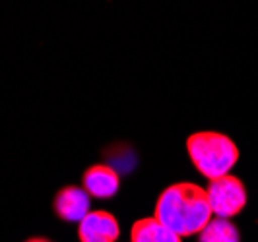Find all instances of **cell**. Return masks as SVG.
<instances>
[{
    "label": "cell",
    "instance_id": "1",
    "mask_svg": "<svg viewBox=\"0 0 258 242\" xmlns=\"http://www.w3.org/2000/svg\"><path fill=\"white\" fill-rule=\"evenodd\" d=\"M212 207L206 190L192 182L171 184L159 194L154 217L181 238L200 234L212 221Z\"/></svg>",
    "mask_w": 258,
    "mask_h": 242
},
{
    "label": "cell",
    "instance_id": "2",
    "mask_svg": "<svg viewBox=\"0 0 258 242\" xmlns=\"http://www.w3.org/2000/svg\"><path fill=\"white\" fill-rule=\"evenodd\" d=\"M186 153L196 171L208 180L231 175L239 161V147L235 141L216 130L194 132L186 138Z\"/></svg>",
    "mask_w": 258,
    "mask_h": 242
},
{
    "label": "cell",
    "instance_id": "3",
    "mask_svg": "<svg viewBox=\"0 0 258 242\" xmlns=\"http://www.w3.org/2000/svg\"><path fill=\"white\" fill-rule=\"evenodd\" d=\"M206 196L212 213L220 219H229L239 215L246 207L248 194L243 180L235 175H225L221 179L210 180L206 188Z\"/></svg>",
    "mask_w": 258,
    "mask_h": 242
},
{
    "label": "cell",
    "instance_id": "4",
    "mask_svg": "<svg viewBox=\"0 0 258 242\" xmlns=\"http://www.w3.org/2000/svg\"><path fill=\"white\" fill-rule=\"evenodd\" d=\"M120 227L113 213L103 209H93L78 223L80 242H116Z\"/></svg>",
    "mask_w": 258,
    "mask_h": 242
},
{
    "label": "cell",
    "instance_id": "5",
    "mask_svg": "<svg viewBox=\"0 0 258 242\" xmlns=\"http://www.w3.org/2000/svg\"><path fill=\"white\" fill-rule=\"evenodd\" d=\"M91 196L84 190V186H64L56 192L52 209L60 221L66 223H80L90 213Z\"/></svg>",
    "mask_w": 258,
    "mask_h": 242
},
{
    "label": "cell",
    "instance_id": "6",
    "mask_svg": "<svg viewBox=\"0 0 258 242\" xmlns=\"http://www.w3.org/2000/svg\"><path fill=\"white\" fill-rule=\"evenodd\" d=\"M82 182H84V190L88 192L91 198H97V200L113 198L120 186L118 173L109 165H91L84 173Z\"/></svg>",
    "mask_w": 258,
    "mask_h": 242
},
{
    "label": "cell",
    "instance_id": "7",
    "mask_svg": "<svg viewBox=\"0 0 258 242\" xmlns=\"http://www.w3.org/2000/svg\"><path fill=\"white\" fill-rule=\"evenodd\" d=\"M130 242H182V238L155 217H144L132 225Z\"/></svg>",
    "mask_w": 258,
    "mask_h": 242
},
{
    "label": "cell",
    "instance_id": "8",
    "mask_svg": "<svg viewBox=\"0 0 258 242\" xmlns=\"http://www.w3.org/2000/svg\"><path fill=\"white\" fill-rule=\"evenodd\" d=\"M198 242H241V232L229 219L214 217L198 234Z\"/></svg>",
    "mask_w": 258,
    "mask_h": 242
},
{
    "label": "cell",
    "instance_id": "9",
    "mask_svg": "<svg viewBox=\"0 0 258 242\" xmlns=\"http://www.w3.org/2000/svg\"><path fill=\"white\" fill-rule=\"evenodd\" d=\"M26 242H52V240L45 238V236H33V238H27Z\"/></svg>",
    "mask_w": 258,
    "mask_h": 242
}]
</instances>
